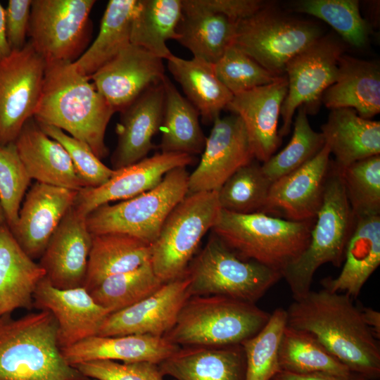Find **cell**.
Here are the masks:
<instances>
[{"label": "cell", "mask_w": 380, "mask_h": 380, "mask_svg": "<svg viewBox=\"0 0 380 380\" xmlns=\"http://www.w3.org/2000/svg\"><path fill=\"white\" fill-rule=\"evenodd\" d=\"M353 300L343 293L310 290L286 310L287 326L310 334L352 372L377 380L379 343Z\"/></svg>", "instance_id": "obj_1"}, {"label": "cell", "mask_w": 380, "mask_h": 380, "mask_svg": "<svg viewBox=\"0 0 380 380\" xmlns=\"http://www.w3.org/2000/svg\"><path fill=\"white\" fill-rule=\"evenodd\" d=\"M115 112L88 77L72 63L46 64L42 94L33 118L86 143L100 159L108 155V124Z\"/></svg>", "instance_id": "obj_2"}, {"label": "cell", "mask_w": 380, "mask_h": 380, "mask_svg": "<svg viewBox=\"0 0 380 380\" xmlns=\"http://www.w3.org/2000/svg\"><path fill=\"white\" fill-rule=\"evenodd\" d=\"M47 310L0 318V380H92L63 358Z\"/></svg>", "instance_id": "obj_3"}, {"label": "cell", "mask_w": 380, "mask_h": 380, "mask_svg": "<svg viewBox=\"0 0 380 380\" xmlns=\"http://www.w3.org/2000/svg\"><path fill=\"white\" fill-rule=\"evenodd\" d=\"M313 221L296 222L262 212L221 210L213 233L240 258L281 272L307 248Z\"/></svg>", "instance_id": "obj_4"}, {"label": "cell", "mask_w": 380, "mask_h": 380, "mask_svg": "<svg viewBox=\"0 0 380 380\" xmlns=\"http://www.w3.org/2000/svg\"><path fill=\"white\" fill-rule=\"evenodd\" d=\"M270 314L227 296L189 298L163 337L179 347L241 345L265 325Z\"/></svg>", "instance_id": "obj_5"}, {"label": "cell", "mask_w": 380, "mask_h": 380, "mask_svg": "<svg viewBox=\"0 0 380 380\" xmlns=\"http://www.w3.org/2000/svg\"><path fill=\"white\" fill-rule=\"evenodd\" d=\"M355 222L341 171L331 163L322 204L315 217L309 243L281 272V278L288 284L293 300L310 291L313 276L321 265H342Z\"/></svg>", "instance_id": "obj_6"}, {"label": "cell", "mask_w": 380, "mask_h": 380, "mask_svg": "<svg viewBox=\"0 0 380 380\" xmlns=\"http://www.w3.org/2000/svg\"><path fill=\"white\" fill-rule=\"evenodd\" d=\"M186 272L190 297L222 296L254 304L281 278L272 268L240 258L213 233Z\"/></svg>", "instance_id": "obj_7"}, {"label": "cell", "mask_w": 380, "mask_h": 380, "mask_svg": "<svg viewBox=\"0 0 380 380\" xmlns=\"http://www.w3.org/2000/svg\"><path fill=\"white\" fill-rule=\"evenodd\" d=\"M217 191L187 194L172 210L151 245V263L163 283L183 276L200 242L217 223Z\"/></svg>", "instance_id": "obj_8"}, {"label": "cell", "mask_w": 380, "mask_h": 380, "mask_svg": "<svg viewBox=\"0 0 380 380\" xmlns=\"http://www.w3.org/2000/svg\"><path fill=\"white\" fill-rule=\"evenodd\" d=\"M186 167L168 172L155 188L116 204H104L86 217L92 234L122 233L151 245L166 217L188 194Z\"/></svg>", "instance_id": "obj_9"}, {"label": "cell", "mask_w": 380, "mask_h": 380, "mask_svg": "<svg viewBox=\"0 0 380 380\" xmlns=\"http://www.w3.org/2000/svg\"><path fill=\"white\" fill-rule=\"evenodd\" d=\"M322 36L315 23L284 14L268 3L236 23L233 45L269 72L282 77L286 63Z\"/></svg>", "instance_id": "obj_10"}, {"label": "cell", "mask_w": 380, "mask_h": 380, "mask_svg": "<svg viewBox=\"0 0 380 380\" xmlns=\"http://www.w3.org/2000/svg\"><path fill=\"white\" fill-rule=\"evenodd\" d=\"M94 0H32L29 42L46 64L73 63L86 50Z\"/></svg>", "instance_id": "obj_11"}, {"label": "cell", "mask_w": 380, "mask_h": 380, "mask_svg": "<svg viewBox=\"0 0 380 380\" xmlns=\"http://www.w3.org/2000/svg\"><path fill=\"white\" fill-rule=\"evenodd\" d=\"M46 63L30 42L0 60V144L14 142L33 118L42 94Z\"/></svg>", "instance_id": "obj_12"}, {"label": "cell", "mask_w": 380, "mask_h": 380, "mask_svg": "<svg viewBox=\"0 0 380 380\" xmlns=\"http://www.w3.org/2000/svg\"><path fill=\"white\" fill-rule=\"evenodd\" d=\"M344 45L332 36H322L286 65L288 91L281 105V138L289 134L296 108L305 106L315 112L324 91L334 83ZM310 113V112H309Z\"/></svg>", "instance_id": "obj_13"}, {"label": "cell", "mask_w": 380, "mask_h": 380, "mask_svg": "<svg viewBox=\"0 0 380 380\" xmlns=\"http://www.w3.org/2000/svg\"><path fill=\"white\" fill-rule=\"evenodd\" d=\"M254 159L242 119L236 114L218 117L198 166L189 175L188 194L218 191L239 168Z\"/></svg>", "instance_id": "obj_14"}, {"label": "cell", "mask_w": 380, "mask_h": 380, "mask_svg": "<svg viewBox=\"0 0 380 380\" xmlns=\"http://www.w3.org/2000/svg\"><path fill=\"white\" fill-rule=\"evenodd\" d=\"M330 154L324 144L308 162L273 182L260 212L291 221L315 220L323 201Z\"/></svg>", "instance_id": "obj_15"}, {"label": "cell", "mask_w": 380, "mask_h": 380, "mask_svg": "<svg viewBox=\"0 0 380 380\" xmlns=\"http://www.w3.org/2000/svg\"><path fill=\"white\" fill-rule=\"evenodd\" d=\"M186 272L164 283L156 292L122 310L110 313L96 336L146 334L163 336L175 325L178 314L190 298Z\"/></svg>", "instance_id": "obj_16"}, {"label": "cell", "mask_w": 380, "mask_h": 380, "mask_svg": "<svg viewBox=\"0 0 380 380\" xmlns=\"http://www.w3.org/2000/svg\"><path fill=\"white\" fill-rule=\"evenodd\" d=\"M194 162L192 156L157 153L119 170L103 184L77 191L73 208L87 217L92 210L115 201L135 197L158 186L170 170Z\"/></svg>", "instance_id": "obj_17"}, {"label": "cell", "mask_w": 380, "mask_h": 380, "mask_svg": "<svg viewBox=\"0 0 380 380\" xmlns=\"http://www.w3.org/2000/svg\"><path fill=\"white\" fill-rule=\"evenodd\" d=\"M165 76L163 59L129 44L89 79L114 111L120 112Z\"/></svg>", "instance_id": "obj_18"}, {"label": "cell", "mask_w": 380, "mask_h": 380, "mask_svg": "<svg viewBox=\"0 0 380 380\" xmlns=\"http://www.w3.org/2000/svg\"><path fill=\"white\" fill-rule=\"evenodd\" d=\"M34 308L49 311L58 324L60 350L96 336L110 312L95 302L84 287L59 289L44 277L34 293Z\"/></svg>", "instance_id": "obj_19"}, {"label": "cell", "mask_w": 380, "mask_h": 380, "mask_svg": "<svg viewBox=\"0 0 380 380\" xmlns=\"http://www.w3.org/2000/svg\"><path fill=\"white\" fill-rule=\"evenodd\" d=\"M91 243L86 217L72 205L51 236L38 262L53 286L59 289L84 287Z\"/></svg>", "instance_id": "obj_20"}, {"label": "cell", "mask_w": 380, "mask_h": 380, "mask_svg": "<svg viewBox=\"0 0 380 380\" xmlns=\"http://www.w3.org/2000/svg\"><path fill=\"white\" fill-rule=\"evenodd\" d=\"M77 193L38 182L27 191L17 222L10 230L31 259L39 260L51 236L73 205Z\"/></svg>", "instance_id": "obj_21"}, {"label": "cell", "mask_w": 380, "mask_h": 380, "mask_svg": "<svg viewBox=\"0 0 380 380\" xmlns=\"http://www.w3.org/2000/svg\"><path fill=\"white\" fill-rule=\"evenodd\" d=\"M288 91L285 75L277 81L234 96L227 110L243 120L254 158L265 163L280 146L278 120Z\"/></svg>", "instance_id": "obj_22"}, {"label": "cell", "mask_w": 380, "mask_h": 380, "mask_svg": "<svg viewBox=\"0 0 380 380\" xmlns=\"http://www.w3.org/2000/svg\"><path fill=\"white\" fill-rule=\"evenodd\" d=\"M164 96L162 81L146 89L120 112L118 141L110 158L113 170L141 160L154 148L152 139L161 126Z\"/></svg>", "instance_id": "obj_23"}, {"label": "cell", "mask_w": 380, "mask_h": 380, "mask_svg": "<svg viewBox=\"0 0 380 380\" xmlns=\"http://www.w3.org/2000/svg\"><path fill=\"white\" fill-rule=\"evenodd\" d=\"M14 143L31 179L75 191L85 188L65 149L33 118L25 122Z\"/></svg>", "instance_id": "obj_24"}, {"label": "cell", "mask_w": 380, "mask_h": 380, "mask_svg": "<svg viewBox=\"0 0 380 380\" xmlns=\"http://www.w3.org/2000/svg\"><path fill=\"white\" fill-rule=\"evenodd\" d=\"M179 348L163 336L129 334L91 336L61 349V352L64 360L72 367L100 360L122 362H150L158 365Z\"/></svg>", "instance_id": "obj_25"}, {"label": "cell", "mask_w": 380, "mask_h": 380, "mask_svg": "<svg viewBox=\"0 0 380 380\" xmlns=\"http://www.w3.org/2000/svg\"><path fill=\"white\" fill-rule=\"evenodd\" d=\"M158 366L163 376L175 380H246L241 345L180 347Z\"/></svg>", "instance_id": "obj_26"}, {"label": "cell", "mask_w": 380, "mask_h": 380, "mask_svg": "<svg viewBox=\"0 0 380 380\" xmlns=\"http://www.w3.org/2000/svg\"><path fill=\"white\" fill-rule=\"evenodd\" d=\"M321 101L329 108H352L369 120L380 112V69L377 63L343 54L336 78Z\"/></svg>", "instance_id": "obj_27"}, {"label": "cell", "mask_w": 380, "mask_h": 380, "mask_svg": "<svg viewBox=\"0 0 380 380\" xmlns=\"http://www.w3.org/2000/svg\"><path fill=\"white\" fill-rule=\"evenodd\" d=\"M380 265V215L355 219L339 274L323 279V289L355 300Z\"/></svg>", "instance_id": "obj_28"}, {"label": "cell", "mask_w": 380, "mask_h": 380, "mask_svg": "<svg viewBox=\"0 0 380 380\" xmlns=\"http://www.w3.org/2000/svg\"><path fill=\"white\" fill-rule=\"evenodd\" d=\"M44 270L20 248L7 224L0 227V318L34 308V293Z\"/></svg>", "instance_id": "obj_29"}, {"label": "cell", "mask_w": 380, "mask_h": 380, "mask_svg": "<svg viewBox=\"0 0 380 380\" xmlns=\"http://www.w3.org/2000/svg\"><path fill=\"white\" fill-rule=\"evenodd\" d=\"M321 133L341 170L380 154V122L362 118L352 108L331 109Z\"/></svg>", "instance_id": "obj_30"}, {"label": "cell", "mask_w": 380, "mask_h": 380, "mask_svg": "<svg viewBox=\"0 0 380 380\" xmlns=\"http://www.w3.org/2000/svg\"><path fill=\"white\" fill-rule=\"evenodd\" d=\"M236 23L182 0V15L177 27V41L196 58L215 63L233 44Z\"/></svg>", "instance_id": "obj_31"}, {"label": "cell", "mask_w": 380, "mask_h": 380, "mask_svg": "<svg viewBox=\"0 0 380 380\" xmlns=\"http://www.w3.org/2000/svg\"><path fill=\"white\" fill-rule=\"evenodd\" d=\"M167 61L170 72L203 122L213 123L234 97L217 77L213 65L196 58L184 59L174 54Z\"/></svg>", "instance_id": "obj_32"}, {"label": "cell", "mask_w": 380, "mask_h": 380, "mask_svg": "<svg viewBox=\"0 0 380 380\" xmlns=\"http://www.w3.org/2000/svg\"><path fill=\"white\" fill-rule=\"evenodd\" d=\"M151 260V245L122 233L92 235L84 287L89 292L112 275L133 270Z\"/></svg>", "instance_id": "obj_33"}, {"label": "cell", "mask_w": 380, "mask_h": 380, "mask_svg": "<svg viewBox=\"0 0 380 380\" xmlns=\"http://www.w3.org/2000/svg\"><path fill=\"white\" fill-rule=\"evenodd\" d=\"M164 107L160 129L161 153L194 156L202 153L206 137L199 123L197 109L184 98L166 75L163 80Z\"/></svg>", "instance_id": "obj_34"}, {"label": "cell", "mask_w": 380, "mask_h": 380, "mask_svg": "<svg viewBox=\"0 0 380 380\" xmlns=\"http://www.w3.org/2000/svg\"><path fill=\"white\" fill-rule=\"evenodd\" d=\"M138 0H110L94 42L72 63L82 75L90 77L130 43L131 25Z\"/></svg>", "instance_id": "obj_35"}, {"label": "cell", "mask_w": 380, "mask_h": 380, "mask_svg": "<svg viewBox=\"0 0 380 380\" xmlns=\"http://www.w3.org/2000/svg\"><path fill=\"white\" fill-rule=\"evenodd\" d=\"M182 15V0H138L130 33V43L161 59L173 53L166 42L177 40Z\"/></svg>", "instance_id": "obj_36"}, {"label": "cell", "mask_w": 380, "mask_h": 380, "mask_svg": "<svg viewBox=\"0 0 380 380\" xmlns=\"http://www.w3.org/2000/svg\"><path fill=\"white\" fill-rule=\"evenodd\" d=\"M279 365L280 370L298 374L324 372L343 376L355 374L310 334L287 325L280 343Z\"/></svg>", "instance_id": "obj_37"}, {"label": "cell", "mask_w": 380, "mask_h": 380, "mask_svg": "<svg viewBox=\"0 0 380 380\" xmlns=\"http://www.w3.org/2000/svg\"><path fill=\"white\" fill-rule=\"evenodd\" d=\"M163 284L148 261L133 270L107 277L89 293L96 303L113 313L147 298Z\"/></svg>", "instance_id": "obj_38"}, {"label": "cell", "mask_w": 380, "mask_h": 380, "mask_svg": "<svg viewBox=\"0 0 380 380\" xmlns=\"http://www.w3.org/2000/svg\"><path fill=\"white\" fill-rule=\"evenodd\" d=\"M272 184L254 159L239 168L217 191L220 207L241 214L260 212Z\"/></svg>", "instance_id": "obj_39"}, {"label": "cell", "mask_w": 380, "mask_h": 380, "mask_svg": "<svg viewBox=\"0 0 380 380\" xmlns=\"http://www.w3.org/2000/svg\"><path fill=\"white\" fill-rule=\"evenodd\" d=\"M286 311L277 308L255 336L244 341L246 380H272L279 371V350L287 325Z\"/></svg>", "instance_id": "obj_40"}, {"label": "cell", "mask_w": 380, "mask_h": 380, "mask_svg": "<svg viewBox=\"0 0 380 380\" xmlns=\"http://www.w3.org/2000/svg\"><path fill=\"white\" fill-rule=\"evenodd\" d=\"M324 145L322 134L313 130L308 121L306 107L301 106L293 123L290 141L279 153L263 163L262 170L273 182L308 162L320 151Z\"/></svg>", "instance_id": "obj_41"}, {"label": "cell", "mask_w": 380, "mask_h": 380, "mask_svg": "<svg viewBox=\"0 0 380 380\" xmlns=\"http://www.w3.org/2000/svg\"><path fill=\"white\" fill-rule=\"evenodd\" d=\"M291 8L326 22L353 46L362 48L368 41L369 26L357 0H301L293 3Z\"/></svg>", "instance_id": "obj_42"}, {"label": "cell", "mask_w": 380, "mask_h": 380, "mask_svg": "<svg viewBox=\"0 0 380 380\" xmlns=\"http://www.w3.org/2000/svg\"><path fill=\"white\" fill-rule=\"evenodd\" d=\"M340 171L355 218L380 215V155L358 160Z\"/></svg>", "instance_id": "obj_43"}, {"label": "cell", "mask_w": 380, "mask_h": 380, "mask_svg": "<svg viewBox=\"0 0 380 380\" xmlns=\"http://www.w3.org/2000/svg\"><path fill=\"white\" fill-rule=\"evenodd\" d=\"M213 65L218 79L234 96L273 83L281 77L265 69L233 44Z\"/></svg>", "instance_id": "obj_44"}, {"label": "cell", "mask_w": 380, "mask_h": 380, "mask_svg": "<svg viewBox=\"0 0 380 380\" xmlns=\"http://www.w3.org/2000/svg\"><path fill=\"white\" fill-rule=\"evenodd\" d=\"M31 179L15 143L0 144V204L9 229L17 222Z\"/></svg>", "instance_id": "obj_45"}, {"label": "cell", "mask_w": 380, "mask_h": 380, "mask_svg": "<svg viewBox=\"0 0 380 380\" xmlns=\"http://www.w3.org/2000/svg\"><path fill=\"white\" fill-rule=\"evenodd\" d=\"M38 125L48 136L60 143L65 149L85 187H98L113 176L115 170L103 164L86 143L56 127Z\"/></svg>", "instance_id": "obj_46"}, {"label": "cell", "mask_w": 380, "mask_h": 380, "mask_svg": "<svg viewBox=\"0 0 380 380\" xmlns=\"http://www.w3.org/2000/svg\"><path fill=\"white\" fill-rule=\"evenodd\" d=\"M73 367L87 377L95 380H164L158 365L150 362H118L100 360Z\"/></svg>", "instance_id": "obj_47"}, {"label": "cell", "mask_w": 380, "mask_h": 380, "mask_svg": "<svg viewBox=\"0 0 380 380\" xmlns=\"http://www.w3.org/2000/svg\"><path fill=\"white\" fill-rule=\"evenodd\" d=\"M32 0H9L5 8L6 38L11 51L26 44Z\"/></svg>", "instance_id": "obj_48"}, {"label": "cell", "mask_w": 380, "mask_h": 380, "mask_svg": "<svg viewBox=\"0 0 380 380\" xmlns=\"http://www.w3.org/2000/svg\"><path fill=\"white\" fill-rule=\"evenodd\" d=\"M195 6L236 23L251 17L268 3L260 0H190Z\"/></svg>", "instance_id": "obj_49"}, {"label": "cell", "mask_w": 380, "mask_h": 380, "mask_svg": "<svg viewBox=\"0 0 380 380\" xmlns=\"http://www.w3.org/2000/svg\"><path fill=\"white\" fill-rule=\"evenodd\" d=\"M365 377L353 374L343 376L324 372L298 374L280 370L272 380H366Z\"/></svg>", "instance_id": "obj_50"}, {"label": "cell", "mask_w": 380, "mask_h": 380, "mask_svg": "<svg viewBox=\"0 0 380 380\" xmlns=\"http://www.w3.org/2000/svg\"><path fill=\"white\" fill-rule=\"evenodd\" d=\"M364 322L374 336L380 338V312L373 308L359 305Z\"/></svg>", "instance_id": "obj_51"}, {"label": "cell", "mask_w": 380, "mask_h": 380, "mask_svg": "<svg viewBox=\"0 0 380 380\" xmlns=\"http://www.w3.org/2000/svg\"><path fill=\"white\" fill-rule=\"evenodd\" d=\"M11 52L6 33L5 8L0 3V60L8 56Z\"/></svg>", "instance_id": "obj_52"}, {"label": "cell", "mask_w": 380, "mask_h": 380, "mask_svg": "<svg viewBox=\"0 0 380 380\" xmlns=\"http://www.w3.org/2000/svg\"><path fill=\"white\" fill-rule=\"evenodd\" d=\"M6 224V217L3 211V209L0 204V227Z\"/></svg>", "instance_id": "obj_53"}, {"label": "cell", "mask_w": 380, "mask_h": 380, "mask_svg": "<svg viewBox=\"0 0 380 380\" xmlns=\"http://www.w3.org/2000/svg\"><path fill=\"white\" fill-rule=\"evenodd\" d=\"M366 380H369V379H366Z\"/></svg>", "instance_id": "obj_54"}]
</instances>
